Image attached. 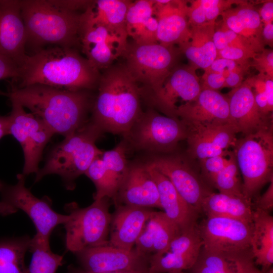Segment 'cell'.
I'll return each instance as SVG.
<instances>
[{"label": "cell", "instance_id": "6da1fadb", "mask_svg": "<svg viewBox=\"0 0 273 273\" xmlns=\"http://www.w3.org/2000/svg\"><path fill=\"white\" fill-rule=\"evenodd\" d=\"M101 74L73 48L54 46L27 55L12 87L40 84L61 89L89 90L98 86Z\"/></svg>", "mask_w": 273, "mask_h": 273}, {"label": "cell", "instance_id": "7a4b0ae2", "mask_svg": "<svg viewBox=\"0 0 273 273\" xmlns=\"http://www.w3.org/2000/svg\"><path fill=\"white\" fill-rule=\"evenodd\" d=\"M97 87L89 120L103 133L125 137L143 112L142 89L124 64L104 69Z\"/></svg>", "mask_w": 273, "mask_h": 273}, {"label": "cell", "instance_id": "3957f363", "mask_svg": "<svg viewBox=\"0 0 273 273\" xmlns=\"http://www.w3.org/2000/svg\"><path fill=\"white\" fill-rule=\"evenodd\" d=\"M5 95L28 108L54 134L65 137L89 121L94 101L88 90L71 91L40 84L11 87Z\"/></svg>", "mask_w": 273, "mask_h": 273}, {"label": "cell", "instance_id": "277c9868", "mask_svg": "<svg viewBox=\"0 0 273 273\" xmlns=\"http://www.w3.org/2000/svg\"><path fill=\"white\" fill-rule=\"evenodd\" d=\"M103 132L89 121L65 137L50 152L44 166L36 173L34 182L50 174L59 175L65 188L73 190L76 179L84 174L91 163L104 151L96 143Z\"/></svg>", "mask_w": 273, "mask_h": 273}, {"label": "cell", "instance_id": "5b68a950", "mask_svg": "<svg viewBox=\"0 0 273 273\" xmlns=\"http://www.w3.org/2000/svg\"><path fill=\"white\" fill-rule=\"evenodd\" d=\"M27 42L73 48L80 44L81 14L58 5L55 1H20Z\"/></svg>", "mask_w": 273, "mask_h": 273}, {"label": "cell", "instance_id": "8992f818", "mask_svg": "<svg viewBox=\"0 0 273 273\" xmlns=\"http://www.w3.org/2000/svg\"><path fill=\"white\" fill-rule=\"evenodd\" d=\"M272 125L237 139L234 153L243 177L244 197L251 201L273 180Z\"/></svg>", "mask_w": 273, "mask_h": 273}, {"label": "cell", "instance_id": "52a82bcc", "mask_svg": "<svg viewBox=\"0 0 273 273\" xmlns=\"http://www.w3.org/2000/svg\"><path fill=\"white\" fill-rule=\"evenodd\" d=\"M17 183L10 185L0 179V215L8 216L22 211L33 223L36 231L33 238L50 243L53 230L64 224L68 216L55 211L48 197L38 198L25 186V176L17 174Z\"/></svg>", "mask_w": 273, "mask_h": 273}, {"label": "cell", "instance_id": "ba28073f", "mask_svg": "<svg viewBox=\"0 0 273 273\" xmlns=\"http://www.w3.org/2000/svg\"><path fill=\"white\" fill-rule=\"evenodd\" d=\"M108 199L94 200L84 208L74 202L64 206L68 216L63 224L68 251L75 254L85 249L109 244L111 214Z\"/></svg>", "mask_w": 273, "mask_h": 273}, {"label": "cell", "instance_id": "9c48e42d", "mask_svg": "<svg viewBox=\"0 0 273 273\" xmlns=\"http://www.w3.org/2000/svg\"><path fill=\"white\" fill-rule=\"evenodd\" d=\"M180 52L176 46L160 43H128L123 55L124 65L138 83L144 84L149 94L156 92L177 66Z\"/></svg>", "mask_w": 273, "mask_h": 273}, {"label": "cell", "instance_id": "30bf717a", "mask_svg": "<svg viewBox=\"0 0 273 273\" xmlns=\"http://www.w3.org/2000/svg\"><path fill=\"white\" fill-rule=\"evenodd\" d=\"M187 135V127L180 119L150 108L142 112L125 138L137 150L169 153Z\"/></svg>", "mask_w": 273, "mask_h": 273}, {"label": "cell", "instance_id": "8fae6325", "mask_svg": "<svg viewBox=\"0 0 273 273\" xmlns=\"http://www.w3.org/2000/svg\"><path fill=\"white\" fill-rule=\"evenodd\" d=\"M12 110L9 115V134L20 144L24 154L22 174L36 173L43 151L52 136L53 132L31 113H27L17 101L10 99Z\"/></svg>", "mask_w": 273, "mask_h": 273}, {"label": "cell", "instance_id": "7c38bea8", "mask_svg": "<svg viewBox=\"0 0 273 273\" xmlns=\"http://www.w3.org/2000/svg\"><path fill=\"white\" fill-rule=\"evenodd\" d=\"M79 38L85 58L98 70L110 67L123 57L128 44L127 39L93 21L83 13L80 17Z\"/></svg>", "mask_w": 273, "mask_h": 273}, {"label": "cell", "instance_id": "4fadbf2b", "mask_svg": "<svg viewBox=\"0 0 273 273\" xmlns=\"http://www.w3.org/2000/svg\"><path fill=\"white\" fill-rule=\"evenodd\" d=\"M146 163L167 177L184 199L201 212L203 200L212 192L187 161L178 155H156Z\"/></svg>", "mask_w": 273, "mask_h": 273}, {"label": "cell", "instance_id": "5bb4252c", "mask_svg": "<svg viewBox=\"0 0 273 273\" xmlns=\"http://www.w3.org/2000/svg\"><path fill=\"white\" fill-rule=\"evenodd\" d=\"M201 90L195 68L191 66H176L158 90L149 95V99L152 105L166 116L177 118V109L196 100Z\"/></svg>", "mask_w": 273, "mask_h": 273}, {"label": "cell", "instance_id": "9a60e30c", "mask_svg": "<svg viewBox=\"0 0 273 273\" xmlns=\"http://www.w3.org/2000/svg\"><path fill=\"white\" fill-rule=\"evenodd\" d=\"M197 228L202 247L211 251H231L250 247L252 223L223 217H207Z\"/></svg>", "mask_w": 273, "mask_h": 273}, {"label": "cell", "instance_id": "2e32d148", "mask_svg": "<svg viewBox=\"0 0 273 273\" xmlns=\"http://www.w3.org/2000/svg\"><path fill=\"white\" fill-rule=\"evenodd\" d=\"M75 254L80 267L89 272L149 271L150 257L134 248L128 251L108 244L85 249Z\"/></svg>", "mask_w": 273, "mask_h": 273}, {"label": "cell", "instance_id": "e0dca14e", "mask_svg": "<svg viewBox=\"0 0 273 273\" xmlns=\"http://www.w3.org/2000/svg\"><path fill=\"white\" fill-rule=\"evenodd\" d=\"M202 245L197 226L181 232L164 250L150 256L149 272L173 273L190 269Z\"/></svg>", "mask_w": 273, "mask_h": 273}, {"label": "cell", "instance_id": "ac0fdd59", "mask_svg": "<svg viewBox=\"0 0 273 273\" xmlns=\"http://www.w3.org/2000/svg\"><path fill=\"white\" fill-rule=\"evenodd\" d=\"M187 128V152L199 160L217 156L234 147L238 133L231 124L202 125L185 124Z\"/></svg>", "mask_w": 273, "mask_h": 273}, {"label": "cell", "instance_id": "d6986e66", "mask_svg": "<svg viewBox=\"0 0 273 273\" xmlns=\"http://www.w3.org/2000/svg\"><path fill=\"white\" fill-rule=\"evenodd\" d=\"M175 116L185 124H231L227 96L207 88L193 102L180 106Z\"/></svg>", "mask_w": 273, "mask_h": 273}, {"label": "cell", "instance_id": "ffe728a7", "mask_svg": "<svg viewBox=\"0 0 273 273\" xmlns=\"http://www.w3.org/2000/svg\"><path fill=\"white\" fill-rule=\"evenodd\" d=\"M27 40L20 1H0V54L20 66L27 55Z\"/></svg>", "mask_w": 273, "mask_h": 273}, {"label": "cell", "instance_id": "44dd1931", "mask_svg": "<svg viewBox=\"0 0 273 273\" xmlns=\"http://www.w3.org/2000/svg\"><path fill=\"white\" fill-rule=\"evenodd\" d=\"M227 97L231 123L238 133L246 135L272 125L271 117L257 107L250 81L234 88Z\"/></svg>", "mask_w": 273, "mask_h": 273}, {"label": "cell", "instance_id": "7402d4cb", "mask_svg": "<svg viewBox=\"0 0 273 273\" xmlns=\"http://www.w3.org/2000/svg\"><path fill=\"white\" fill-rule=\"evenodd\" d=\"M154 5L158 21V42L178 47L186 42L191 32L187 1L157 0L154 1Z\"/></svg>", "mask_w": 273, "mask_h": 273}, {"label": "cell", "instance_id": "603a6c76", "mask_svg": "<svg viewBox=\"0 0 273 273\" xmlns=\"http://www.w3.org/2000/svg\"><path fill=\"white\" fill-rule=\"evenodd\" d=\"M117 201L124 205L161 208L157 185L145 162L129 165Z\"/></svg>", "mask_w": 273, "mask_h": 273}, {"label": "cell", "instance_id": "cb8c5ba5", "mask_svg": "<svg viewBox=\"0 0 273 273\" xmlns=\"http://www.w3.org/2000/svg\"><path fill=\"white\" fill-rule=\"evenodd\" d=\"M190 273H261L250 248L239 251H211L202 247Z\"/></svg>", "mask_w": 273, "mask_h": 273}, {"label": "cell", "instance_id": "d4e9b609", "mask_svg": "<svg viewBox=\"0 0 273 273\" xmlns=\"http://www.w3.org/2000/svg\"><path fill=\"white\" fill-rule=\"evenodd\" d=\"M153 211L148 208L119 206L111 215L109 245L125 250L133 249Z\"/></svg>", "mask_w": 273, "mask_h": 273}, {"label": "cell", "instance_id": "484cf974", "mask_svg": "<svg viewBox=\"0 0 273 273\" xmlns=\"http://www.w3.org/2000/svg\"><path fill=\"white\" fill-rule=\"evenodd\" d=\"M145 163L157 185L161 209L165 214L181 232L196 227L200 213L184 199L167 177Z\"/></svg>", "mask_w": 273, "mask_h": 273}, {"label": "cell", "instance_id": "4316f807", "mask_svg": "<svg viewBox=\"0 0 273 273\" xmlns=\"http://www.w3.org/2000/svg\"><path fill=\"white\" fill-rule=\"evenodd\" d=\"M181 232L179 228L163 211H153L134 248L150 257L164 250Z\"/></svg>", "mask_w": 273, "mask_h": 273}, {"label": "cell", "instance_id": "83f0119b", "mask_svg": "<svg viewBox=\"0 0 273 273\" xmlns=\"http://www.w3.org/2000/svg\"><path fill=\"white\" fill-rule=\"evenodd\" d=\"M158 21L154 0L131 1L126 15L128 37L140 44L158 43Z\"/></svg>", "mask_w": 273, "mask_h": 273}, {"label": "cell", "instance_id": "f1b7e54d", "mask_svg": "<svg viewBox=\"0 0 273 273\" xmlns=\"http://www.w3.org/2000/svg\"><path fill=\"white\" fill-rule=\"evenodd\" d=\"M215 21L191 27L188 40L178 47L194 68L208 69L216 59L217 52L213 41Z\"/></svg>", "mask_w": 273, "mask_h": 273}, {"label": "cell", "instance_id": "f546056e", "mask_svg": "<svg viewBox=\"0 0 273 273\" xmlns=\"http://www.w3.org/2000/svg\"><path fill=\"white\" fill-rule=\"evenodd\" d=\"M250 247L255 264L265 271L273 264V217L267 212L255 209L253 212Z\"/></svg>", "mask_w": 273, "mask_h": 273}, {"label": "cell", "instance_id": "4dcf8cb0", "mask_svg": "<svg viewBox=\"0 0 273 273\" xmlns=\"http://www.w3.org/2000/svg\"><path fill=\"white\" fill-rule=\"evenodd\" d=\"M201 212L207 217L217 216L233 218L252 223V202L244 197L211 192L202 201Z\"/></svg>", "mask_w": 273, "mask_h": 273}, {"label": "cell", "instance_id": "1f68e13d", "mask_svg": "<svg viewBox=\"0 0 273 273\" xmlns=\"http://www.w3.org/2000/svg\"><path fill=\"white\" fill-rule=\"evenodd\" d=\"M224 25L235 33L262 50V24L259 13L250 6L240 4L222 14Z\"/></svg>", "mask_w": 273, "mask_h": 273}, {"label": "cell", "instance_id": "d6a6232c", "mask_svg": "<svg viewBox=\"0 0 273 273\" xmlns=\"http://www.w3.org/2000/svg\"><path fill=\"white\" fill-rule=\"evenodd\" d=\"M131 1H91L83 13L93 21L104 26L127 39L126 15Z\"/></svg>", "mask_w": 273, "mask_h": 273}, {"label": "cell", "instance_id": "836d02e7", "mask_svg": "<svg viewBox=\"0 0 273 273\" xmlns=\"http://www.w3.org/2000/svg\"><path fill=\"white\" fill-rule=\"evenodd\" d=\"M31 238L28 235L0 238V273H26V253Z\"/></svg>", "mask_w": 273, "mask_h": 273}, {"label": "cell", "instance_id": "e575fe53", "mask_svg": "<svg viewBox=\"0 0 273 273\" xmlns=\"http://www.w3.org/2000/svg\"><path fill=\"white\" fill-rule=\"evenodd\" d=\"M29 250L32 258L26 273H56L63 264V256L54 253L50 243L31 238Z\"/></svg>", "mask_w": 273, "mask_h": 273}, {"label": "cell", "instance_id": "d590c367", "mask_svg": "<svg viewBox=\"0 0 273 273\" xmlns=\"http://www.w3.org/2000/svg\"><path fill=\"white\" fill-rule=\"evenodd\" d=\"M84 174L93 181L95 186L94 200L107 198L115 201L119 189L101 156L93 161Z\"/></svg>", "mask_w": 273, "mask_h": 273}, {"label": "cell", "instance_id": "8d00e7d4", "mask_svg": "<svg viewBox=\"0 0 273 273\" xmlns=\"http://www.w3.org/2000/svg\"><path fill=\"white\" fill-rule=\"evenodd\" d=\"M239 169L233 151L224 168L214 178L211 186L219 193L244 197L242 182L239 176Z\"/></svg>", "mask_w": 273, "mask_h": 273}, {"label": "cell", "instance_id": "74e56055", "mask_svg": "<svg viewBox=\"0 0 273 273\" xmlns=\"http://www.w3.org/2000/svg\"><path fill=\"white\" fill-rule=\"evenodd\" d=\"M126 142L122 141L114 149L104 151L101 156L118 189L127 174L129 167L126 157Z\"/></svg>", "mask_w": 273, "mask_h": 273}, {"label": "cell", "instance_id": "f35d334b", "mask_svg": "<svg viewBox=\"0 0 273 273\" xmlns=\"http://www.w3.org/2000/svg\"><path fill=\"white\" fill-rule=\"evenodd\" d=\"M232 151L228 150L222 154L200 160L203 179L211 185L217 175L228 164Z\"/></svg>", "mask_w": 273, "mask_h": 273}, {"label": "cell", "instance_id": "ab89813d", "mask_svg": "<svg viewBox=\"0 0 273 273\" xmlns=\"http://www.w3.org/2000/svg\"><path fill=\"white\" fill-rule=\"evenodd\" d=\"M207 22L214 21L219 15L229 9L235 1L221 0H199Z\"/></svg>", "mask_w": 273, "mask_h": 273}, {"label": "cell", "instance_id": "60d3db41", "mask_svg": "<svg viewBox=\"0 0 273 273\" xmlns=\"http://www.w3.org/2000/svg\"><path fill=\"white\" fill-rule=\"evenodd\" d=\"M256 53L247 49H242L233 45H228L223 49L217 52V58L245 62L250 58H255Z\"/></svg>", "mask_w": 273, "mask_h": 273}, {"label": "cell", "instance_id": "b9f144b4", "mask_svg": "<svg viewBox=\"0 0 273 273\" xmlns=\"http://www.w3.org/2000/svg\"><path fill=\"white\" fill-rule=\"evenodd\" d=\"M239 62L226 59L218 58H216L211 64L210 67L205 71L222 74L225 77L231 72H241V67L239 66Z\"/></svg>", "mask_w": 273, "mask_h": 273}, {"label": "cell", "instance_id": "7bdbcfd3", "mask_svg": "<svg viewBox=\"0 0 273 273\" xmlns=\"http://www.w3.org/2000/svg\"><path fill=\"white\" fill-rule=\"evenodd\" d=\"M19 66L13 60L0 54V80L16 79L19 75Z\"/></svg>", "mask_w": 273, "mask_h": 273}, {"label": "cell", "instance_id": "ee69618b", "mask_svg": "<svg viewBox=\"0 0 273 273\" xmlns=\"http://www.w3.org/2000/svg\"><path fill=\"white\" fill-rule=\"evenodd\" d=\"M202 88L218 90L225 87V77L222 74L205 71Z\"/></svg>", "mask_w": 273, "mask_h": 273}, {"label": "cell", "instance_id": "f6af8a7d", "mask_svg": "<svg viewBox=\"0 0 273 273\" xmlns=\"http://www.w3.org/2000/svg\"><path fill=\"white\" fill-rule=\"evenodd\" d=\"M255 209L270 213L273 209V180L269 183L267 190L256 198Z\"/></svg>", "mask_w": 273, "mask_h": 273}, {"label": "cell", "instance_id": "bcb514c9", "mask_svg": "<svg viewBox=\"0 0 273 273\" xmlns=\"http://www.w3.org/2000/svg\"><path fill=\"white\" fill-rule=\"evenodd\" d=\"M256 60V66L258 70L267 73L266 76L272 78L273 52L271 51L264 52Z\"/></svg>", "mask_w": 273, "mask_h": 273}, {"label": "cell", "instance_id": "7dc6e473", "mask_svg": "<svg viewBox=\"0 0 273 273\" xmlns=\"http://www.w3.org/2000/svg\"><path fill=\"white\" fill-rule=\"evenodd\" d=\"M213 41L217 52L223 49L228 46L227 38L223 28L214 31Z\"/></svg>", "mask_w": 273, "mask_h": 273}, {"label": "cell", "instance_id": "c3c4849f", "mask_svg": "<svg viewBox=\"0 0 273 273\" xmlns=\"http://www.w3.org/2000/svg\"><path fill=\"white\" fill-rule=\"evenodd\" d=\"M261 21L264 23L272 22L273 18V2H266L262 6L259 14Z\"/></svg>", "mask_w": 273, "mask_h": 273}, {"label": "cell", "instance_id": "681fc988", "mask_svg": "<svg viewBox=\"0 0 273 273\" xmlns=\"http://www.w3.org/2000/svg\"><path fill=\"white\" fill-rule=\"evenodd\" d=\"M241 72H231L225 77V87L236 88L241 84Z\"/></svg>", "mask_w": 273, "mask_h": 273}, {"label": "cell", "instance_id": "f907efd6", "mask_svg": "<svg viewBox=\"0 0 273 273\" xmlns=\"http://www.w3.org/2000/svg\"><path fill=\"white\" fill-rule=\"evenodd\" d=\"M265 92L267 97L269 109L271 112L273 109V81L272 78L266 76Z\"/></svg>", "mask_w": 273, "mask_h": 273}, {"label": "cell", "instance_id": "816d5d0a", "mask_svg": "<svg viewBox=\"0 0 273 273\" xmlns=\"http://www.w3.org/2000/svg\"><path fill=\"white\" fill-rule=\"evenodd\" d=\"M262 37L267 42H272L273 25L272 22L264 23L262 30Z\"/></svg>", "mask_w": 273, "mask_h": 273}, {"label": "cell", "instance_id": "f5cc1de1", "mask_svg": "<svg viewBox=\"0 0 273 273\" xmlns=\"http://www.w3.org/2000/svg\"><path fill=\"white\" fill-rule=\"evenodd\" d=\"M9 115H0V140L4 136L9 134Z\"/></svg>", "mask_w": 273, "mask_h": 273}, {"label": "cell", "instance_id": "db71d44e", "mask_svg": "<svg viewBox=\"0 0 273 273\" xmlns=\"http://www.w3.org/2000/svg\"><path fill=\"white\" fill-rule=\"evenodd\" d=\"M67 273H93L89 272L82 269L80 267H75L70 266L68 268ZM103 273H149V271H115Z\"/></svg>", "mask_w": 273, "mask_h": 273}, {"label": "cell", "instance_id": "11a10c76", "mask_svg": "<svg viewBox=\"0 0 273 273\" xmlns=\"http://www.w3.org/2000/svg\"><path fill=\"white\" fill-rule=\"evenodd\" d=\"M173 273H184L183 271H180V272H173Z\"/></svg>", "mask_w": 273, "mask_h": 273}, {"label": "cell", "instance_id": "9f6ffc18", "mask_svg": "<svg viewBox=\"0 0 273 273\" xmlns=\"http://www.w3.org/2000/svg\"><path fill=\"white\" fill-rule=\"evenodd\" d=\"M261 273H264V272H263V271H261Z\"/></svg>", "mask_w": 273, "mask_h": 273}]
</instances>
